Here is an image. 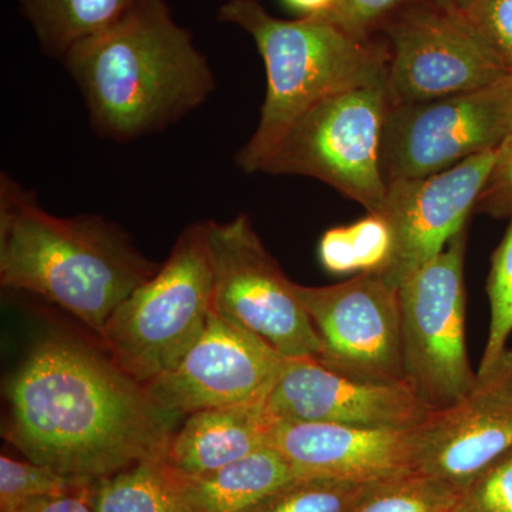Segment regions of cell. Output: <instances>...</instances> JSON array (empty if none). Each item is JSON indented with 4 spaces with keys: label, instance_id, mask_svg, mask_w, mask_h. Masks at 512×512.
Here are the masks:
<instances>
[{
    "label": "cell",
    "instance_id": "cell-18",
    "mask_svg": "<svg viewBox=\"0 0 512 512\" xmlns=\"http://www.w3.org/2000/svg\"><path fill=\"white\" fill-rule=\"evenodd\" d=\"M272 446L200 477H183L184 512H249L296 478Z\"/></svg>",
    "mask_w": 512,
    "mask_h": 512
},
{
    "label": "cell",
    "instance_id": "cell-25",
    "mask_svg": "<svg viewBox=\"0 0 512 512\" xmlns=\"http://www.w3.org/2000/svg\"><path fill=\"white\" fill-rule=\"evenodd\" d=\"M487 292L491 306L490 332L478 370L488 369L503 356L512 333V221L494 252Z\"/></svg>",
    "mask_w": 512,
    "mask_h": 512
},
{
    "label": "cell",
    "instance_id": "cell-14",
    "mask_svg": "<svg viewBox=\"0 0 512 512\" xmlns=\"http://www.w3.org/2000/svg\"><path fill=\"white\" fill-rule=\"evenodd\" d=\"M421 474L460 491L512 448V349L476 380L461 399L431 410L414 429Z\"/></svg>",
    "mask_w": 512,
    "mask_h": 512
},
{
    "label": "cell",
    "instance_id": "cell-31",
    "mask_svg": "<svg viewBox=\"0 0 512 512\" xmlns=\"http://www.w3.org/2000/svg\"><path fill=\"white\" fill-rule=\"evenodd\" d=\"M286 8L301 18L328 19L338 6L339 0H281Z\"/></svg>",
    "mask_w": 512,
    "mask_h": 512
},
{
    "label": "cell",
    "instance_id": "cell-1",
    "mask_svg": "<svg viewBox=\"0 0 512 512\" xmlns=\"http://www.w3.org/2000/svg\"><path fill=\"white\" fill-rule=\"evenodd\" d=\"M2 436L28 460L93 483L164 456L185 417L158 406L109 353L50 332L3 389Z\"/></svg>",
    "mask_w": 512,
    "mask_h": 512
},
{
    "label": "cell",
    "instance_id": "cell-15",
    "mask_svg": "<svg viewBox=\"0 0 512 512\" xmlns=\"http://www.w3.org/2000/svg\"><path fill=\"white\" fill-rule=\"evenodd\" d=\"M276 420L413 429L431 410L406 382H367L313 357H286L265 399Z\"/></svg>",
    "mask_w": 512,
    "mask_h": 512
},
{
    "label": "cell",
    "instance_id": "cell-11",
    "mask_svg": "<svg viewBox=\"0 0 512 512\" xmlns=\"http://www.w3.org/2000/svg\"><path fill=\"white\" fill-rule=\"evenodd\" d=\"M322 343L319 362L367 382H406L399 288L376 272L329 286L296 284Z\"/></svg>",
    "mask_w": 512,
    "mask_h": 512
},
{
    "label": "cell",
    "instance_id": "cell-26",
    "mask_svg": "<svg viewBox=\"0 0 512 512\" xmlns=\"http://www.w3.org/2000/svg\"><path fill=\"white\" fill-rule=\"evenodd\" d=\"M450 512H512V448L458 491Z\"/></svg>",
    "mask_w": 512,
    "mask_h": 512
},
{
    "label": "cell",
    "instance_id": "cell-29",
    "mask_svg": "<svg viewBox=\"0 0 512 512\" xmlns=\"http://www.w3.org/2000/svg\"><path fill=\"white\" fill-rule=\"evenodd\" d=\"M474 212L512 221V134L498 151L497 161L480 192Z\"/></svg>",
    "mask_w": 512,
    "mask_h": 512
},
{
    "label": "cell",
    "instance_id": "cell-4",
    "mask_svg": "<svg viewBox=\"0 0 512 512\" xmlns=\"http://www.w3.org/2000/svg\"><path fill=\"white\" fill-rule=\"evenodd\" d=\"M218 19L247 32L265 64L261 117L234 158L248 174L259 173L286 131L318 101L387 69L386 43L349 35L329 20L275 18L258 0H228Z\"/></svg>",
    "mask_w": 512,
    "mask_h": 512
},
{
    "label": "cell",
    "instance_id": "cell-21",
    "mask_svg": "<svg viewBox=\"0 0 512 512\" xmlns=\"http://www.w3.org/2000/svg\"><path fill=\"white\" fill-rule=\"evenodd\" d=\"M392 235L380 215L367 214L346 227L329 229L319 244V259L330 274L377 272L389 259Z\"/></svg>",
    "mask_w": 512,
    "mask_h": 512
},
{
    "label": "cell",
    "instance_id": "cell-32",
    "mask_svg": "<svg viewBox=\"0 0 512 512\" xmlns=\"http://www.w3.org/2000/svg\"><path fill=\"white\" fill-rule=\"evenodd\" d=\"M429 2L436 3V5L443 6V8L456 9L458 0H429Z\"/></svg>",
    "mask_w": 512,
    "mask_h": 512
},
{
    "label": "cell",
    "instance_id": "cell-3",
    "mask_svg": "<svg viewBox=\"0 0 512 512\" xmlns=\"http://www.w3.org/2000/svg\"><path fill=\"white\" fill-rule=\"evenodd\" d=\"M116 222L97 214L57 217L35 191L0 173V285L72 313L97 336L137 286L156 275Z\"/></svg>",
    "mask_w": 512,
    "mask_h": 512
},
{
    "label": "cell",
    "instance_id": "cell-24",
    "mask_svg": "<svg viewBox=\"0 0 512 512\" xmlns=\"http://www.w3.org/2000/svg\"><path fill=\"white\" fill-rule=\"evenodd\" d=\"M90 483L42 464L0 457V512H18L30 501L56 495L83 494Z\"/></svg>",
    "mask_w": 512,
    "mask_h": 512
},
{
    "label": "cell",
    "instance_id": "cell-20",
    "mask_svg": "<svg viewBox=\"0 0 512 512\" xmlns=\"http://www.w3.org/2000/svg\"><path fill=\"white\" fill-rule=\"evenodd\" d=\"M138 0H19L23 18L45 55L62 60L70 49L126 15Z\"/></svg>",
    "mask_w": 512,
    "mask_h": 512
},
{
    "label": "cell",
    "instance_id": "cell-9",
    "mask_svg": "<svg viewBox=\"0 0 512 512\" xmlns=\"http://www.w3.org/2000/svg\"><path fill=\"white\" fill-rule=\"evenodd\" d=\"M512 134V77L417 103L390 104L380 140L386 184L443 173Z\"/></svg>",
    "mask_w": 512,
    "mask_h": 512
},
{
    "label": "cell",
    "instance_id": "cell-23",
    "mask_svg": "<svg viewBox=\"0 0 512 512\" xmlns=\"http://www.w3.org/2000/svg\"><path fill=\"white\" fill-rule=\"evenodd\" d=\"M370 484L296 477L249 512H352Z\"/></svg>",
    "mask_w": 512,
    "mask_h": 512
},
{
    "label": "cell",
    "instance_id": "cell-13",
    "mask_svg": "<svg viewBox=\"0 0 512 512\" xmlns=\"http://www.w3.org/2000/svg\"><path fill=\"white\" fill-rule=\"evenodd\" d=\"M498 151L478 154L430 177L387 184L386 197L375 214L390 229L392 249L377 275L400 288L467 228Z\"/></svg>",
    "mask_w": 512,
    "mask_h": 512
},
{
    "label": "cell",
    "instance_id": "cell-7",
    "mask_svg": "<svg viewBox=\"0 0 512 512\" xmlns=\"http://www.w3.org/2000/svg\"><path fill=\"white\" fill-rule=\"evenodd\" d=\"M467 228L399 288L404 380L430 409L451 406L477 372L466 346Z\"/></svg>",
    "mask_w": 512,
    "mask_h": 512
},
{
    "label": "cell",
    "instance_id": "cell-5",
    "mask_svg": "<svg viewBox=\"0 0 512 512\" xmlns=\"http://www.w3.org/2000/svg\"><path fill=\"white\" fill-rule=\"evenodd\" d=\"M207 229V221L185 227L156 275L117 306L99 336L113 362L144 386L178 365L210 318Z\"/></svg>",
    "mask_w": 512,
    "mask_h": 512
},
{
    "label": "cell",
    "instance_id": "cell-28",
    "mask_svg": "<svg viewBox=\"0 0 512 512\" xmlns=\"http://www.w3.org/2000/svg\"><path fill=\"white\" fill-rule=\"evenodd\" d=\"M414 0H339L329 22L359 39H372V33L386 25L396 13Z\"/></svg>",
    "mask_w": 512,
    "mask_h": 512
},
{
    "label": "cell",
    "instance_id": "cell-19",
    "mask_svg": "<svg viewBox=\"0 0 512 512\" xmlns=\"http://www.w3.org/2000/svg\"><path fill=\"white\" fill-rule=\"evenodd\" d=\"M84 497L96 512H184L183 476L164 454L93 481Z\"/></svg>",
    "mask_w": 512,
    "mask_h": 512
},
{
    "label": "cell",
    "instance_id": "cell-6",
    "mask_svg": "<svg viewBox=\"0 0 512 512\" xmlns=\"http://www.w3.org/2000/svg\"><path fill=\"white\" fill-rule=\"evenodd\" d=\"M389 106L387 69L329 94L292 124L259 173L315 178L375 214L387 191L380 140Z\"/></svg>",
    "mask_w": 512,
    "mask_h": 512
},
{
    "label": "cell",
    "instance_id": "cell-17",
    "mask_svg": "<svg viewBox=\"0 0 512 512\" xmlns=\"http://www.w3.org/2000/svg\"><path fill=\"white\" fill-rule=\"evenodd\" d=\"M276 419L261 402L188 414L167 447L168 463L183 477H200L271 446Z\"/></svg>",
    "mask_w": 512,
    "mask_h": 512
},
{
    "label": "cell",
    "instance_id": "cell-2",
    "mask_svg": "<svg viewBox=\"0 0 512 512\" xmlns=\"http://www.w3.org/2000/svg\"><path fill=\"white\" fill-rule=\"evenodd\" d=\"M60 62L82 94L94 133L116 143L175 126L217 86L210 62L167 0H138Z\"/></svg>",
    "mask_w": 512,
    "mask_h": 512
},
{
    "label": "cell",
    "instance_id": "cell-30",
    "mask_svg": "<svg viewBox=\"0 0 512 512\" xmlns=\"http://www.w3.org/2000/svg\"><path fill=\"white\" fill-rule=\"evenodd\" d=\"M84 493L37 498L20 508L18 512H96L84 497Z\"/></svg>",
    "mask_w": 512,
    "mask_h": 512
},
{
    "label": "cell",
    "instance_id": "cell-8",
    "mask_svg": "<svg viewBox=\"0 0 512 512\" xmlns=\"http://www.w3.org/2000/svg\"><path fill=\"white\" fill-rule=\"evenodd\" d=\"M212 311L254 333L285 357L322 356V343L281 265L247 214L207 221Z\"/></svg>",
    "mask_w": 512,
    "mask_h": 512
},
{
    "label": "cell",
    "instance_id": "cell-27",
    "mask_svg": "<svg viewBox=\"0 0 512 512\" xmlns=\"http://www.w3.org/2000/svg\"><path fill=\"white\" fill-rule=\"evenodd\" d=\"M456 9L512 76V0H458Z\"/></svg>",
    "mask_w": 512,
    "mask_h": 512
},
{
    "label": "cell",
    "instance_id": "cell-16",
    "mask_svg": "<svg viewBox=\"0 0 512 512\" xmlns=\"http://www.w3.org/2000/svg\"><path fill=\"white\" fill-rule=\"evenodd\" d=\"M414 429L276 420L271 446L298 477L377 483L416 471Z\"/></svg>",
    "mask_w": 512,
    "mask_h": 512
},
{
    "label": "cell",
    "instance_id": "cell-22",
    "mask_svg": "<svg viewBox=\"0 0 512 512\" xmlns=\"http://www.w3.org/2000/svg\"><path fill=\"white\" fill-rule=\"evenodd\" d=\"M458 491L419 471L377 481L352 512H450Z\"/></svg>",
    "mask_w": 512,
    "mask_h": 512
},
{
    "label": "cell",
    "instance_id": "cell-10",
    "mask_svg": "<svg viewBox=\"0 0 512 512\" xmlns=\"http://www.w3.org/2000/svg\"><path fill=\"white\" fill-rule=\"evenodd\" d=\"M384 29L390 104L473 92L512 77L457 9L414 0Z\"/></svg>",
    "mask_w": 512,
    "mask_h": 512
},
{
    "label": "cell",
    "instance_id": "cell-12",
    "mask_svg": "<svg viewBox=\"0 0 512 512\" xmlns=\"http://www.w3.org/2000/svg\"><path fill=\"white\" fill-rule=\"evenodd\" d=\"M285 360L265 340L211 311L200 338L178 365L146 387L158 406L187 417L265 400Z\"/></svg>",
    "mask_w": 512,
    "mask_h": 512
}]
</instances>
